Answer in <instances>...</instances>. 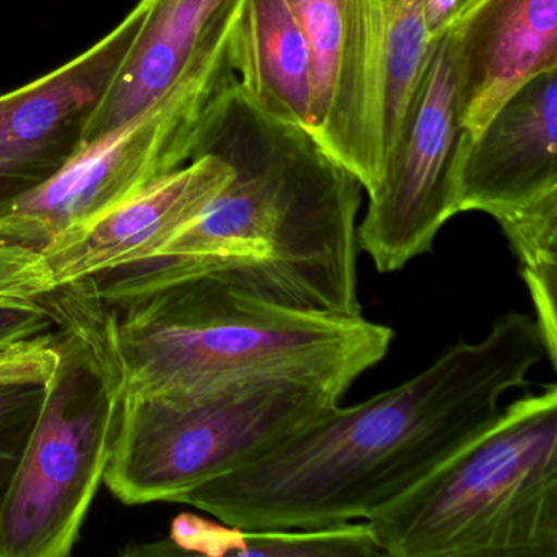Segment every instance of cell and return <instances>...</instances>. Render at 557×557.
<instances>
[{
  "label": "cell",
  "instance_id": "20",
  "mask_svg": "<svg viewBox=\"0 0 557 557\" xmlns=\"http://www.w3.org/2000/svg\"><path fill=\"white\" fill-rule=\"evenodd\" d=\"M44 253L0 243V357L57 331V289Z\"/></svg>",
  "mask_w": 557,
  "mask_h": 557
},
{
  "label": "cell",
  "instance_id": "2",
  "mask_svg": "<svg viewBox=\"0 0 557 557\" xmlns=\"http://www.w3.org/2000/svg\"><path fill=\"white\" fill-rule=\"evenodd\" d=\"M230 165L226 187L156 256L90 276L112 308L195 275L295 311L363 315L358 299L360 181L308 129L267 115L231 81L198 123L191 159Z\"/></svg>",
  "mask_w": 557,
  "mask_h": 557
},
{
  "label": "cell",
  "instance_id": "9",
  "mask_svg": "<svg viewBox=\"0 0 557 557\" xmlns=\"http://www.w3.org/2000/svg\"><path fill=\"white\" fill-rule=\"evenodd\" d=\"M136 8L96 45L0 96V208L37 190L86 146V132L148 12Z\"/></svg>",
  "mask_w": 557,
  "mask_h": 557
},
{
  "label": "cell",
  "instance_id": "4",
  "mask_svg": "<svg viewBox=\"0 0 557 557\" xmlns=\"http://www.w3.org/2000/svg\"><path fill=\"white\" fill-rule=\"evenodd\" d=\"M57 363L11 491L0 557H66L106 478L125 394L115 309L92 278L51 293Z\"/></svg>",
  "mask_w": 557,
  "mask_h": 557
},
{
  "label": "cell",
  "instance_id": "7",
  "mask_svg": "<svg viewBox=\"0 0 557 557\" xmlns=\"http://www.w3.org/2000/svg\"><path fill=\"white\" fill-rule=\"evenodd\" d=\"M227 84H182L84 146L47 184L0 208V243L41 252L187 164L201 115Z\"/></svg>",
  "mask_w": 557,
  "mask_h": 557
},
{
  "label": "cell",
  "instance_id": "17",
  "mask_svg": "<svg viewBox=\"0 0 557 557\" xmlns=\"http://www.w3.org/2000/svg\"><path fill=\"white\" fill-rule=\"evenodd\" d=\"M177 546L210 556L374 557L384 556L367 520L312 530L246 531L181 515L172 527Z\"/></svg>",
  "mask_w": 557,
  "mask_h": 557
},
{
  "label": "cell",
  "instance_id": "14",
  "mask_svg": "<svg viewBox=\"0 0 557 557\" xmlns=\"http://www.w3.org/2000/svg\"><path fill=\"white\" fill-rule=\"evenodd\" d=\"M557 191V70L518 89L478 136L459 172V213L492 218Z\"/></svg>",
  "mask_w": 557,
  "mask_h": 557
},
{
  "label": "cell",
  "instance_id": "3",
  "mask_svg": "<svg viewBox=\"0 0 557 557\" xmlns=\"http://www.w3.org/2000/svg\"><path fill=\"white\" fill-rule=\"evenodd\" d=\"M113 309L128 396L252 376L302 377L345 394L394 341L393 329L363 315L295 311L213 275L177 280Z\"/></svg>",
  "mask_w": 557,
  "mask_h": 557
},
{
  "label": "cell",
  "instance_id": "13",
  "mask_svg": "<svg viewBox=\"0 0 557 557\" xmlns=\"http://www.w3.org/2000/svg\"><path fill=\"white\" fill-rule=\"evenodd\" d=\"M471 138L533 77L557 70V0H474L448 27Z\"/></svg>",
  "mask_w": 557,
  "mask_h": 557
},
{
  "label": "cell",
  "instance_id": "18",
  "mask_svg": "<svg viewBox=\"0 0 557 557\" xmlns=\"http://www.w3.org/2000/svg\"><path fill=\"white\" fill-rule=\"evenodd\" d=\"M57 331L0 357V508L11 491L57 363Z\"/></svg>",
  "mask_w": 557,
  "mask_h": 557
},
{
  "label": "cell",
  "instance_id": "16",
  "mask_svg": "<svg viewBox=\"0 0 557 557\" xmlns=\"http://www.w3.org/2000/svg\"><path fill=\"white\" fill-rule=\"evenodd\" d=\"M367 9L384 161L399 135L436 38L432 40L426 30L425 0H367Z\"/></svg>",
  "mask_w": 557,
  "mask_h": 557
},
{
  "label": "cell",
  "instance_id": "22",
  "mask_svg": "<svg viewBox=\"0 0 557 557\" xmlns=\"http://www.w3.org/2000/svg\"><path fill=\"white\" fill-rule=\"evenodd\" d=\"M472 2H474V0H465V5H462V11H465L466 8H469V5L472 4Z\"/></svg>",
  "mask_w": 557,
  "mask_h": 557
},
{
  "label": "cell",
  "instance_id": "15",
  "mask_svg": "<svg viewBox=\"0 0 557 557\" xmlns=\"http://www.w3.org/2000/svg\"><path fill=\"white\" fill-rule=\"evenodd\" d=\"M230 63L262 112L311 133V57L286 0L240 2L231 28Z\"/></svg>",
  "mask_w": 557,
  "mask_h": 557
},
{
  "label": "cell",
  "instance_id": "1",
  "mask_svg": "<svg viewBox=\"0 0 557 557\" xmlns=\"http://www.w3.org/2000/svg\"><path fill=\"white\" fill-rule=\"evenodd\" d=\"M544 358L534 318L507 312L481 341L456 342L396 387L335 406L178 502L246 531L368 520L487 429Z\"/></svg>",
  "mask_w": 557,
  "mask_h": 557
},
{
  "label": "cell",
  "instance_id": "5",
  "mask_svg": "<svg viewBox=\"0 0 557 557\" xmlns=\"http://www.w3.org/2000/svg\"><path fill=\"white\" fill-rule=\"evenodd\" d=\"M389 557H557V386L497 419L368 518Z\"/></svg>",
  "mask_w": 557,
  "mask_h": 557
},
{
  "label": "cell",
  "instance_id": "11",
  "mask_svg": "<svg viewBox=\"0 0 557 557\" xmlns=\"http://www.w3.org/2000/svg\"><path fill=\"white\" fill-rule=\"evenodd\" d=\"M243 0H149L148 12L94 113L86 145L190 83L233 81L231 28Z\"/></svg>",
  "mask_w": 557,
  "mask_h": 557
},
{
  "label": "cell",
  "instance_id": "8",
  "mask_svg": "<svg viewBox=\"0 0 557 557\" xmlns=\"http://www.w3.org/2000/svg\"><path fill=\"white\" fill-rule=\"evenodd\" d=\"M469 141L459 122L451 38L445 30L430 50L358 227V247L377 272H399L430 252L436 234L459 213V172Z\"/></svg>",
  "mask_w": 557,
  "mask_h": 557
},
{
  "label": "cell",
  "instance_id": "6",
  "mask_svg": "<svg viewBox=\"0 0 557 557\" xmlns=\"http://www.w3.org/2000/svg\"><path fill=\"white\" fill-rule=\"evenodd\" d=\"M344 396L292 376L123 394L103 482L126 505L178 502L191 488L256 461Z\"/></svg>",
  "mask_w": 557,
  "mask_h": 557
},
{
  "label": "cell",
  "instance_id": "10",
  "mask_svg": "<svg viewBox=\"0 0 557 557\" xmlns=\"http://www.w3.org/2000/svg\"><path fill=\"white\" fill-rule=\"evenodd\" d=\"M311 57V135L360 181L381 177L380 96L367 0H286Z\"/></svg>",
  "mask_w": 557,
  "mask_h": 557
},
{
  "label": "cell",
  "instance_id": "21",
  "mask_svg": "<svg viewBox=\"0 0 557 557\" xmlns=\"http://www.w3.org/2000/svg\"><path fill=\"white\" fill-rule=\"evenodd\" d=\"M465 0H425V22L430 38L435 40L461 14Z\"/></svg>",
  "mask_w": 557,
  "mask_h": 557
},
{
  "label": "cell",
  "instance_id": "19",
  "mask_svg": "<svg viewBox=\"0 0 557 557\" xmlns=\"http://www.w3.org/2000/svg\"><path fill=\"white\" fill-rule=\"evenodd\" d=\"M520 263L547 361L557 363V191L494 218Z\"/></svg>",
  "mask_w": 557,
  "mask_h": 557
},
{
  "label": "cell",
  "instance_id": "12",
  "mask_svg": "<svg viewBox=\"0 0 557 557\" xmlns=\"http://www.w3.org/2000/svg\"><path fill=\"white\" fill-rule=\"evenodd\" d=\"M230 165L200 156L115 210L41 250L57 286L156 256L207 210L231 181Z\"/></svg>",
  "mask_w": 557,
  "mask_h": 557
}]
</instances>
